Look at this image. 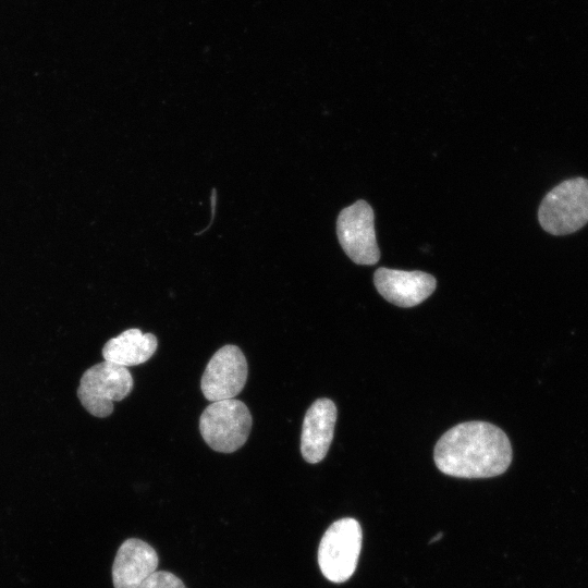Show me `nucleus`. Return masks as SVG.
I'll list each match as a JSON object with an SVG mask.
<instances>
[{
  "label": "nucleus",
  "instance_id": "obj_6",
  "mask_svg": "<svg viewBox=\"0 0 588 588\" xmlns=\"http://www.w3.org/2000/svg\"><path fill=\"white\" fill-rule=\"evenodd\" d=\"M339 242L345 254L357 265H375L380 257L377 245L373 211L365 200L344 208L336 222Z\"/></svg>",
  "mask_w": 588,
  "mask_h": 588
},
{
  "label": "nucleus",
  "instance_id": "obj_2",
  "mask_svg": "<svg viewBox=\"0 0 588 588\" xmlns=\"http://www.w3.org/2000/svg\"><path fill=\"white\" fill-rule=\"evenodd\" d=\"M538 219L552 235L581 229L588 222V180L574 177L553 187L540 204Z\"/></svg>",
  "mask_w": 588,
  "mask_h": 588
},
{
  "label": "nucleus",
  "instance_id": "obj_4",
  "mask_svg": "<svg viewBox=\"0 0 588 588\" xmlns=\"http://www.w3.org/2000/svg\"><path fill=\"white\" fill-rule=\"evenodd\" d=\"M133 389V378L126 367L101 362L82 376L77 396L84 408L96 417H107L113 412V402L125 399Z\"/></svg>",
  "mask_w": 588,
  "mask_h": 588
},
{
  "label": "nucleus",
  "instance_id": "obj_9",
  "mask_svg": "<svg viewBox=\"0 0 588 588\" xmlns=\"http://www.w3.org/2000/svg\"><path fill=\"white\" fill-rule=\"evenodd\" d=\"M336 407L329 399H318L307 409L301 436V452L307 463L322 461L333 438Z\"/></svg>",
  "mask_w": 588,
  "mask_h": 588
},
{
  "label": "nucleus",
  "instance_id": "obj_3",
  "mask_svg": "<svg viewBox=\"0 0 588 588\" xmlns=\"http://www.w3.org/2000/svg\"><path fill=\"white\" fill-rule=\"evenodd\" d=\"M248 407L235 399L212 402L199 418L205 442L217 452L232 453L245 444L252 429Z\"/></svg>",
  "mask_w": 588,
  "mask_h": 588
},
{
  "label": "nucleus",
  "instance_id": "obj_13",
  "mask_svg": "<svg viewBox=\"0 0 588 588\" xmlns=\"http://www.w3.org/2000/svg\"><path fill=\"white\" fill-rule=\"evenodd\" d=\"M441 537H442V534L436 535V536L432 538V540L430 541V543H432V542L439 540Z\"/></svg>",
  "mask_w": 588,
  "mask_h": 588
},
{
  "label": "nucleus",
  "instance_id": "obj_1",
  "mask_svg": "<svg viewBox=\"0 0 588 588\" xmlns=\"http://www.w3.org/2000/svg\"><path fill=\"white\" fill-rule=\"evenodd\" d=\"M433 458L445 475L489 478L503 474L512 462V446L499 427L486 421H466L438 440Z\"/></svg>",
  "mask_w": 588,
  "mask_h": 588
},
{
  "label": "nucleus",
  "instance_id": "obj_7",
  "mask_svg": "<svg viewBox=\"0 0 588 588\" xmlns=\"http://www.w3.org/2000/svg\"><path fill=\"white\" fill-rule=\"evenodd\" d=\"M247 362L240 347L226 344L208 362L201 377L200 388L210 402L234 399L247 379Z\"/></svg>",
  "mask_w": 588,
  "mask_h": 588
},
{
  "label": "nucleus",
  "instance_id": "obj_11",
  "mask_svg": "<svg viewBox=\"0 0 588 588\" xmlns=\"http://www.w3.org/2000/svg\"><path fill=\"white\" fill-rule=\"evenodd\" d=\"M157 346L158 341L152 333H143L133 328L106 342L102 356L107 362L127 368L147 362Z\"/></svg>",
  "mask_w": 588,
  "mask_h": 588
},
{
  "label": "nucleus",
  "instance_id": "obj_8",
  "mask_svg": "<svg viewBox=\"0 0 588 588\" xmlns=\"http://www.w3.org/2000/svg\"><path fill=\"white\" fill-rule=\"evenodd\" d=\"M373 282L388 302L404 308L422 303L437 286L436 279L429 273L388 268L377 269Z\"/></svg>",
  "mask_w": 588,
  "mask_h": 588
},
{
  "label": "nucleus",
  "instance_id": "obj_12",
  "mask_svg": "<svg viewBox=\"0 0 588 588\" xmlns=\"http://www.w3.org/2000/svg\"><path fill=\"white\" fill-rule=\"evenodd\" d=\"M138 588H186L183 581L167 571H156Z\"/></svg>",
  "mask_w": 588,
  "mask_h": 588
},
{
  "label": "nucleus",
  "instance_id": "obj_10",
  "mask_svg": "<svg viewBox=\"0 0 588 588\" xmlns=\"http://www.w3.org/2000/svg\"><path fill=\"white\" fill-rule=\"evenodd\" d=\"M158 555L147 542L130 538L119 548L113 565L114 588H138L145 579L157 571Z\"/></svg>",
  "mask_w": 588,
  "mask_h": 588
},
{
  "label": "nucleus",
  "instance_id": "obj_5",
  "mask_svg": "<svg viewBox=\"0 0 588 588\" xmlns=\"http://www.w3.org/2000/svg\"><path fill=\"white\" fill-rule=\"evenodd\" d=\"M362 528L354 518H341L326 530L318 549V564L332 583H343L355 572L360 548Z\"/></svg>",
  "mask_w": 588,
  "mask_h": 588
}]
</instances>
